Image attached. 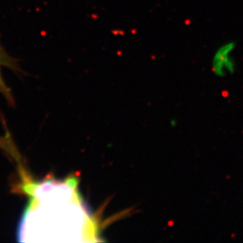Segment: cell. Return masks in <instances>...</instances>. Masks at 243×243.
<instances>
[{
    "label": "cell",
    "instance_id": "1",
    "mask_svg": "<svg viewBox=\"0 0 243 243\" xmlns=\"http://www.w3.org/2000/svg\"><path fill=\"white\" fill-rule=\"evenodd\" d=\"M30 201L19 236L25 241H100L95 215L85 203L75 176L25 185Z\"/></svg>",
    "mask_w": 243,
    "mask_h": 243
},
{
    "label": "cell",
    "instance_id": "2",
    "mask_svg": "<svg viewBox=\"0 0 243 243\" xmlns=\"http://www.w3.org/2000/svg\"><path fill=\"white\" fill-rule=\"evenodd\" d=\"M235 50L236 44L233 41L223 42L215 50L212 58L211 68L216 77H224L234 72L236 69Z\"/></svg>",
    "mask_w": 243,
    "mask_h": 243
}]
</instances>
